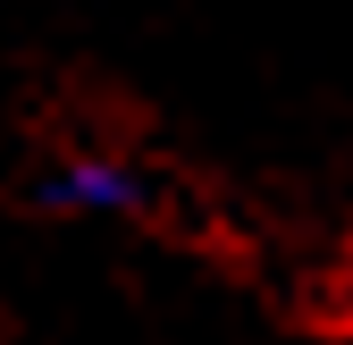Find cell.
Listing matches in <instances>:
<instances>
[{
    "label": "cell",
    "instance_id": "obj_1",
    "mask_svg": "<svg viewBox=\"0 0 353 345\" xmlns=\"http://www.w3.org/2000/svg\"><path fill=\"white\" fill-rule=\"evenodd\" d=\"M34 202L59 219H135V210H152V168L110 144H76L34 177Z\"/></svg>",
    "mask_w": 353,
    "mask_h": 345
}]
</instances>
